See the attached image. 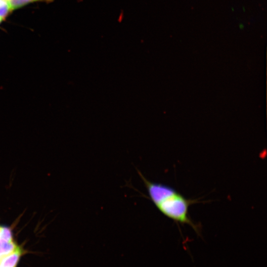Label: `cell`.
I'll list each match as a JSON object with an SVG mask.
<instances>
[{"mask_svg":"<svg viewBox=\"0 0 267 267\" xmlns=\"http://www.w3.org/2000/svg\"><path fill=\"white\" fill-rule=\"evenodd\" d=\"M240 29L242 30L244 29V25L243 24H240L239 25Z\"/></svg>","mask_w":267,"mask_h":267,"instance_id":"obj_5","label":"cell"},{"mask_svg":"<svg viewBox=\"0 0 267 267\" xmlns=\"http://www.w3.org/2000/svg\"><path fill=\"white\" fill-rule=\"evenodd\" d=\"M4 18L0 17V23L3 21Z\"/></svg>","mask_w":267,"mask_h":267,"instance_id":"obj_7","label":"cell"},{"mask_svg":"<svg viewBox=\"0 0 267 267\" xmlns=\"http://www.w3.org/2000/svg\"><path fill=\"white\" fill-rule=\"evenodd\" d=\"M6 2L5 0H0V4Z\"/></svg>","mask_w":267,"mask_h":267,"instance_id":"obj_6","label":"cell"},{"mask_svg":"<svg viewBox=\"0 0 267 267\" xmlns=\"http://www.w3.org/2000/svg\"><path fill=\"white\" fill-rule=\"evenodd\" d=\"M231 9H232V11H234V9H233V7H232V8H231Z\"/></svg>","mask_w":267,"mask_h":267,"instance_id":"obj_9","label":"cell"},{"mask_svg":"<svg viewBox=\"0 0 267 267\" xmlns=\"http://www.w3.org/2000/svg\"><path fill=\"white\" fill-rule=\"evenodd\" d=\"M0 227H1V226H0Z\"/></svg>","mask_w":267,"mask_h":267,"instance_id":"obj_10","label":"cell"},{"mask_svg":"<svg viewBox=\"0 0 267 267\" xmlns=\"http://www.w3.org/2000/svg\"><path fill=\"white\" fill-rule=\"evenodd\" d=\"M243 10H244V11H245L244 7H243Z\"/></svg>","mask_w":267,"mask_h":267,"instance_id":"obj_8","label":"cell"},{"mask_svg":"<svg viewBox=\"0 0 267 267\" xmlns=\"http://www.w3.org/2000/svg\"><path fill=\"white\" fill-rule=\"evenodd\" d=\"M22 254V250L18 246L13 252L0 259V267H17Z\"/></svg>","mask_w":267,"mask_h":267,"instance_id":"obj_3","label":"cell"},{"mask_svg":"<svg viewBox=\"0 0 267 267\" xmlns=\"http://www.w3.org/2000/svg\"><path fill=\"white\" fill-rule=\"evenodd\" d=\"M10 10H13L17 8H19L25 5L28 3L36 2L42 1L49 3L52 2L54 0H5Z\"/></svg>","mask_w":267,"mask_h":267,"instance_id":"obj_4","label":"cell"},{"mask_svg":"<svg viewBox=\"0 0 267 267\" xmlns=\"http://www.w3.org/2000/svg\"><path fill=\"white\" fill-rule=\"evenodd\" d=\"M18 246L14 241L10 229L2 226L0 229V259L15 250Z\"/></svg>","mask_w":267,"mask_h":267,"instance_id":"obj_2","label":"cell"},{"mask_svg":"<svg viewBox=\"0 0 267 267\" xmlns=\"http://www.w3.org/2000/svg\"><path fill=\"white\" fill-rule=\"evenodd\" d=\"M149 197L157 209L177 223L188 224L199 233V226L189 216V208L195 202L187 199L173 187L146 179L140 173Z\"/></svg>","mask_w":267,"mask_h":267,"instance_id":"obj_1","label":"cell"}]
</instances>
